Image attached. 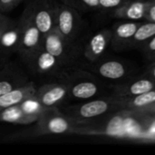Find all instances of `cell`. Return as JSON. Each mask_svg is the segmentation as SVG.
<instances>
[{
	"mask_svg": "<svg viewBox=\"0 0 155 155\" xmlns=\"http://www.w3.org/2000/svg\"><path fill=\"white\" fill-rule=\"evenodd\" d=\"M57 80L66 84L68 98L72 99L89 100L97 97L104 91L101 78L76 66L64 69Z\"/></svg>",
	"mask_w": 155,
	"mask_h": 155,
	"instance_id": "1",
	"label": "cell"
},
{
	"mask_svg": "<svg viewBox=\"0 0 155 155\" xmlns=\"http://www.w3.org/2000/svg\"><path fill=\"white\" fill-rule=\"evenodd\" d=\"M121 98L114 95L89 99L82 104L69 105L63 113L80 124H89L110 114L121 111Z\"/></svg>",
	"mask_w": 155,
	"mask_h": 155,
	"instance_id": "2",
	"label": "cell"
},
{
	"mask_svg": "<svg viewBox=\"0 0 155 155\" xmlns=\"http://www.w3.org/2000/svg\"><path fill=\"white\" fill-rule=\"evenodd\" d=\"M85 124L73 120L58 107L45 108L36 121L33 134L35 136L64 134L85 135Z\"/></svg>",
	"mask_w": 155,
	"mask_h": 155,
	"instance_id": "3",
	"label": "cell"
},
{
	"mask_svg": "<svg viewBox=\"0 0 155 155\" xmlns=\"http://www.w3.org/2000/svg\"><path fill=\"white\" fill-rule=\"evenodd\" d=\"M42 47L57 58L65 68L75 66L79 63L83 50L80 41L76 43L68 41L55 26L44 35Z\"/></svg>",
	"mask_w": 155,
	"mask_h": 155,
	"instance_id": "4",
	"label": "cell"
},
{
	"mask_svg": "<svg viewBox=\"0 0 155 155\" xmlns=\"http://www.w3.org/2000/svg\"><path fill=\"white\" fill-rule=\"evenodd\" d=\"M18 55L26 71L35 76L57 80L66 69L57 58L43 47Z\"/></svg>",
	"mask_w": 155,
	"mask_h": 155,
	"instance_id": "5",
	"label": "cell"
},
{
	"mask_svg": "<svg viewBox=\"0 0 155 155\" xmlns=\"http://www.w3.org/2000/svg\"><path fill=\"white\" fill-rule=\"evenodd\" d=\"M75 66L84 69L101 79L115 84L122 83L128 79L132 70L126 63L121 60L104 58L94 63H78Z\"/></svg>",
	"mask_w": 155,
	"mask_h": 155,
	"instance_id": "6",
	"label": "cell"
},
{
	"mask_svg": "<svg viewBox=\"0 0 155 155\" xmlns=\"http://www.w3.org/2000/svg\"><path fill=\"white\" fill-rule=\"evenodd\" d=\"M84 25L77 9L64 3H58L55 27L65 39L73 43L79 42Z\"/></svg>",
	"mask_w": 155,
	"mask_h": 155,
	"instance_id": "7",
	"label": "cell"
},
{
	"mask_svg": "<svg viewBox=\"0 0 155 155\" xmlns=\"http://www.w3.org/2000/svg\"><path fill=\"white\" fill-rule=\"evenodd\" d=\"M18 21L21 25V43L17 54H21L42 48L44 36L35 23L28 3Z\"/></svg>",
	"mask_w": 155,
	"mask_h": 155,
	"instance_id": "8",
	"label": "cell"
},
{
	"mask_svg": "<svg viewBox=\"0 0 155 155\" xmlns=\"http://www.w3.org/2000/svg\"><path fill=\"white\" fill-rule=\"evenodd\" d=\"M30 81L29 75L17 63L0 58V95L23 86Z\"/></svg>",
	"mask_w": 155,
	"mask_h": 155,
	"instance_id": "9",
	"label": "cell"
},
{
	"mask_svg": "<svg viewBox=\"0 0 155 155\" xmlns=\"http://www.w3.org/2000/svg\"><path fill=\"white\" fill-rule=\"evenodd\" d=\"M28 5L35 23L44 36L55 26L58 2L56 0H30Z\"/></svg>",
	"mask_w": 155,
	"mask_h": 155,
	"instance_id": "10",
	"label": "cell"
},
{
	"mask_svg": "<svg viewBox=\"0 0 155 155\" xmlns=\"http://www.w3.org/2000/svg\"><path fill=\"white\" fill-rule=\"evenodd\" d=\"M34 97L45 108L58 107L68 98V87L63 81L55 80L37 87Z\"/></svg>",
	"mask_w": 155,
	"mask_h": 155,
	"instance_id": "11",
	"label": "cell"
},
{
	"mask_svg": "<svg viewBox=\"0 0 155 155\" xmlns=\"http://www.w3.org/2000/svg\"><path fill=\"white\" fill-rule=\"evenodd\" d=\"M155 88V82L143 74L134 77H129L122 83L112 86L113 95L119 98H131L142 94Z\"/></svg>",
	"mask_w": 155,
	"mask_h": 155,
	"instance_id": "12",
	"label": "cell"
},
{
	"mask_svg": "<svg viewBox=\"0 0 155 155\" xmlns=\"http://www.w3.org/2000/svg\"><path fill=\"white\" fill-rule=\"evenodd\" d=\"M112 30L102 29L94 34L83 45L82 55L85 59L84 62L94 63L104 58L109 45H111Z\"/></svg>",
	"mask_w": 155,
	"mask_h": 155,
	"instance_id": "13",
	"label": "cell"
},
{
	"mask_svg": "<svg viewBox=\"0 0 155 155\" xmlns=\"http://www.w3.org/2000/svg\"><path fill=\"white\" fill-rule=\"evenodd\" d=\"M21 43V25L19 21H15L0 35V58H8L13 54H17Z\"/></svg>",
	"mask_w": 155,
	"mask_h": 155,
	"instance_id": "14",
	"label": "cell"
},
{
	"mask_svg": "<svg viewBox=\"0 0 155 155\" xmlns=\"http://www.w3.org/2000/svg\"><path fill=\"white\" fill-rule=\"evenodd\" d=\"M140 24L139 22L132 20L115 24L112 28V47L115 50L128 48V45Z\"/></svg>",
	"mask_w": 155,
	"mask_h": 155,
	"instance_id": "15",
	"label": "cell"
},
{
	"mask_svg": "<svg viewBox=\"0 0 155 155\" xmlns=\"http://www.w3.org/2000/svg\"><path fill=\"white\" fill-rule=\"evenodd\" d=\"M37 90V86L35 82L29 81L23 86L13 89L4 94L0 95V112L17 105L24 101L33 97Z\"/></svg>",
	"mask_w": 155,
	"mask_h": 155,
	"instance_id": "16",
	"label": "cell"
},
{
	"mask_svg": "<svg viewBox=\"0 0 155 155\" xmlns=\"http://www.w3.org/2000/svg\"><path fill=\"white\" fill-rule=\"evenodd\" d=\"M150 0H127L122 5L114 9L113 15L115 18L126 20L144 19V15Z\"/></svg>",
	"mask_w": 155,
	"mask_h": 155,
	"instance_id": "17",
	"label": "cell"
},
{
	"mask_svg": "<svg viewBox=\"0 0 155 155\" xmlns=\"http://www.w3.org/2000/svg\"><path fill=\"white\" fill-rule=\"evenodd\" d=\"M155 103V88L131 98H121L123 110H136L149 106Z\"/></svg>",
	"mask_w": 155,
	"mask_h": 155,
	"instance_id": "18",
	"label": "cell"
},
{
	"mask_svg": "<svg viewBox=\"0 0 155 155\" xmlns=\"http://www.w3.org/2000/svg\"><path fill=\"white\" fill-rule=\"evenodd\" d=\"M155 35V23L147 21L141 23L136 29L133 38L131 39L128 47L130 48H141L149 39Z\"/></svg>",
	"mask_w": 155,
	"mask_h": 155,
	"instance_id": "19",
	"label": "cell"
},
{
	"mask_svg": "<svg viewBox=\"0 0 155 155\" xmlns=\"http://www.w3.org/2000/svg\"><path fill=\"white\" fill-rule=\"evenodd\" d=\"M0 121L19 124H29L34 122H36L34 118L24 114L18 105H15L1 111Z\"/></svg>",
	"mask_w": 155,
	"mask_h": 155,
	"instance_id": "20",
	"label": "cell"
},
{
	"mask_svg": "<svg viewBox=\"0 0 155 155\" xmlns=\"http://www.w3.org/2000/svg\"><path fill=\"white\" fill-rule=\"evenodd\" d=\"M63 3L67 4L77 10L99 9V0H62Z\"/></svg>",
	"mask_w": 155,
	"mask_h": 155,
	"instance_id": "21",
	"label": "cell"
},
{
	"mask_svg": "<svg viewBox=\"0 0 155 155\" xmlns=\"http://www.w3.org/2000/svg\"><path fill=\"white\" fill-rule=\"evenodd\" d=\"M143 54H144V56L152 61H155V35H153L151 39H149L144 45H142L141 47Z\"/></svg>",
	"mask_w": 155,
	"mask_h": 155,
	"instance_id": "22",
	"label": "cell"
},
{
	"mask_svg": "<svg viewBox=\"0 0 155 155\" xmlns=\"http://www.w3.org/2000/svg\"><path fill=\"white\" fill-rule=\"evenodd\" d=\"M127 0H99V9L110 10L115 9L122 5Z\"/></svg>",
	"mask_w": 155,
	"mask_h": 155,
	"instance_id": "23",
	"label": "cell"
},
{
	"mask_svg": "<svg viewBox=\"0 0 155 155\" xmlns=\"http://www.w3.org/2000/svg\"><path fill=\"white\" fill-rule=\"evenodd\" d=\"M23 0H0V12L6 13L16 7Z\"/></svg>",
	"mask_w": 155,
	"mask_h": 155,
	"instance_id": "24",
	"label": "cell"
},
{
	"mask_svg": "<svg viewBox=\"0 0 155 155\" xmlns=\"http://www.w3.org/2000/svg\"><path fill=\"white\" fill-rule=\"evenodd\" d=\"M130 113H134V114H148V115H155V103L143 107V108H140V109H136V110H127Z\"/></svg>",
	"mask_w": 155,
	"mask_h": 155,
	"instance_id": "25",
	"label": "cell"
},
{
	"mask_svg": "<svg viewBox=\"0 0 155 155\" xmlns=\"http://www.w3.org/2000/svg\"><path fill=\"white\" fill-rule=\"evenodd\" d=\"M144 19L155 23V1L153 0H150V4L144 15Z\"/></svg>",
	"mask_w": 155,
	"mask_h": 155,
	"instance_id": "26",
	"label": "cell"
},
{
	"mask_svg": "<svg viewBox=\"0 0 155 155\" xmlns=\"http://www.w3.org/2000/svg\"><path fill=\"white\" fill-rule=\"evenodd\" d=\"M15 20L11 19L9 17H7L4 13L0 12V35L2 34V32L10 25H12Z\"/></svg>",
	"mask_w": 155,
	"mask_h": 155,
	"instance_id": "27",
	"label": "cell"
},
{
	"mask_svg": "<svg viewBox=\"0 0 155 155\" xmlns=\"http://www.w3.org/2000/svg\"><path fill=\"white\" fill-rule=\"evenodd\" d=\"M144 74H145L146 75H148L150 78H152V79L155 82V61L154 62H152V63L146 67Z\"/></svg>",
	"mask_w": 155,
	"mask_h": 155,
	"instance_id": "28",
	"label": "cell"
},
{
	"mask_svg": "<svg viewBox=\"0 0 155 155\" xmlns=\"http://www.w3.org/2000/svg\"><path fill=\"white\" fill-rule=\"evenodd\" d=\"M145 140H146V141H155V134H154L150 135V136H148Z\"/></svg>",
	"mask_w": 155,
	"mask_h": 155,
	"instance_id": "29",
	"label": "cell"
},
{
	"mask_svg": "<svg viewBox=\"0 0 155 155\" xmlns=\"http://www.w3.org/2000/svg\"><path fill=\"white\" fill-rule=\"evenodd\" d=\"M153 1H155V0H153Z\"/></svg>",
	"mask_w": 155,
	"mask_h": 155,
	"instance_id": "30",
	"label": "cell"
}]
</instances>
